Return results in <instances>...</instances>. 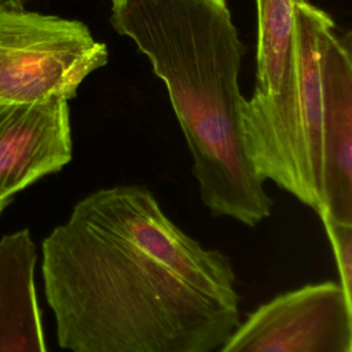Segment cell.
I'll return each instance as SVG.
<instances>
[{
    "mask_svg": "<svg viewBox=\"0 0 352 352\" xmlns=\"http://www.w3.org/2000/svg\"><path fill=\"white\" fill-rule=\"evenodd\" d=\"M41 253L70 352H213L241 322L228 256L182 231L144 186L84 197Z\"/></svg>",
    "mask_w": 352,
    "mask_h": 352,
    "instance_id": "obj_1",
    "label": "cell"
},
{
    "mask_svg": "<svg viewBox=\"0 0 352 352\" xmlns=\"http://www.w3.org/2000/svg\"><path fill=\"white\" fill-rule=\"evenodd\" d=\"M110 23L165 84L213 216L254 227L272 199L242 138L238 76L245 45L226 0H111Z\"/></svg>",
    "mask_w": 352,
    "mask_h": 352,
    "instance_id": "obj_2",
    "label": "cell"
},
{
    "mask_svg": "<svg viewBox=\"0 0 352 352\" xmlns=\"http://www.w3.org/2000/svg\"><path fill=\"white\" fill-rule=\"evenodd\" d=\"M107 60L85 23L0 4V102L70 100Z\"/></svg>",
    "mask_w": 352,
    "mask_h": 352,
    "instance_id": "obj_3",
    "label": "cell"
},
{
    "mask_svg": "<svg viewBox=\"0 0 352 352\" xmlns=\"http://www.w3.org/2000/svg\"><path fill=\"white\" fill-rule=\"evenodd\" d=\"M219 352H352V302L340 283L305 285L261 304Z\"/></svg>",
    "mask_w": 352,
    "mask_h": 352,
    "instance_id": "obj_4",
    "label": "cell"
},
{
    "mask_svg": "<svg viewBox=\"0 0 352 352\" xmlns=\"http://www.w3.org/2000/svg\"><path fill=\"white\" fill-rule=\"evenodd\" d=\"M256 89L241 103L245 136L274 142L290 136L300 121L294 40V0H256Z\"/></svg>",
    "mask_w": 352,
    "mask_h": 352,
    "instance_id": "obj_5",
    "label": "cell"
},
{
    "mask_svg": "<svg viewBox=\"0 0 352 352\" xmlns=\"http://www.w3.org/2000/svg\"><path fill=\"white\" fill-rule=\"evenodd\" d=\"M69 100L0 102V199L72 160Z\"/></svg>",
    "mask_w": 352,
    "mask_h": 352,
    "instance_id": "obj_6",
    "label": "cell"
},
{
    "mask_svg": "<svg viewBox=\"0 0 352 352\" xmlns=\"http://www.w3.org/2000/svg\"><path fill=\"white\" fill-rule=\"evenodd\" d=\"M36 260L29 230L0 239V352H48L34 286Z\"/></svg>",
    "mask_w": 352,
    "mask_h": 352,
    "instance_id": "obj_7",
    "label": "cell"
},
{
    "mask_svg": "<svg viewBox=\"0 0 352 352\" xmlns=\"http://www.w3.org/2000/svg\"><path fill=\"white\" fill-rule=\"evenodd\" d=\"M331 243L340 275V286L352 302V224L322 220Z\"/></svg>",
    "mask_w": 352,
    "mask_h": 352,
    "instance_id": "obj_8",
    "label": "cell"
},
{
    "mask_svg": "<svg viewBox=\"0 0 352 352\" xmlns=\"http://www.w3.org/2000/svg\"><path fill=\"white\" fill-rule=\"evenodd\" d=\"M28 0H0V4L14 7V8H22V4Z\"/></svg>",
    "mask_w": 352,
    "mask_h": 352,
    "instance_id": "obj_9",
    "label": "cell"
},
{
    "mask_svg": "<svg viewBox=\"0 0 352 352\" xmlns=\"http://www.w3.org/2000/svg\"><path fill=\"white\" fill-rule=\"evenodd\" d=\"M7 204H8L7 201H3V199H0V212L4 209V206H6Z\"/></svg>",
    "mask_w": 352,
    "mask_h": 352,
    "instance_id": "obj_10",
    "label": "cell"
}]
</instances>
